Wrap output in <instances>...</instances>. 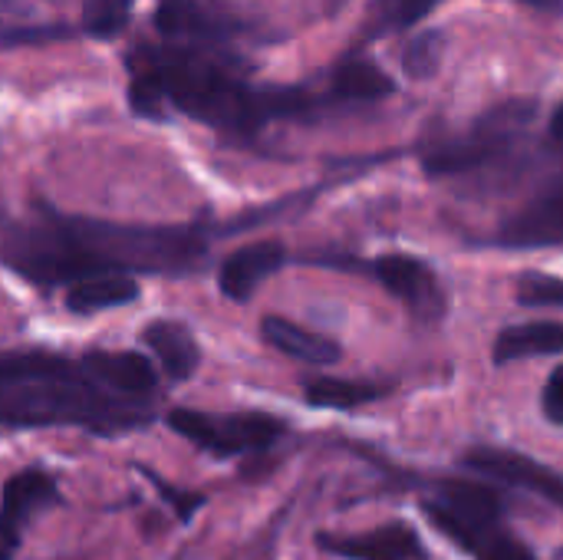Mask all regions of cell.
Wrapping results in <instances>:
<instances>
[{
  "mask_svg": "<svg viewBox=\"0 0 563 560\" xmlns=\"http://www.w3.org/2000/svg\"><path fill=\"white\" fill-rule=\"evenodd\" d=\"M129 106L145 119L188 116L221 135L251 142L271 122H313L343 109L327 76L320 83H254L241 53L145 43L125 56Z\"/></svg>",
  "mask_w": 563,
  "mask_h": 560,
  "instance_id": "6da1fadb",
  "label": "cell"
},
{
  "mask_svg": "<svg viewBox=\"0 0 563 560\" xmlns=\"http://www.w3.org/2000/svg\"><path fill=\"white\" fill-rule=\"evenodd\" d=\"M148 419V403L106 389L82 356L69 360L46 350L0 356V426H79L96 436H122Z\"/></svg>",
  "mask_w": 563,
  "mask_h": 560,
  "instance_id": "7a4b0ae2",
  "label": "cell"
},
{
  "mask_svg": "<svg viewBox=\"0 0 563 560\" xmlns=\"http://www.w3.org/2000/svg\"><path fill=\"white\" fill-rule=\"evenodd\" d=\"M73 244L89 257L96 274H165L181 277L208 261V234L201 228L115 224L82 215H59Z\"/></svg>",
  "mask_w": 563,
  "mask_h": 560,
  "instance_id": "3957f363",
  "label": "cell"
},
{
  "mask_svg": "<svg viewBox=\"0 0 563 560\" xmlns=\"http://www.w3.org/2000/svg\"><path fill=\"white\" fill-rule=\"evenodd\" d=\"M152 26L165 43L238 53V46H267L280 33L244 0H158Z\"/></svg>",
  "mask_w": 563,
  "mask_h": 560,
  "instance_id": "277c9868",
  "label": "cell"
},
{
  "mask_svg": "<svg viewBox=\"0 0 563 560\" xmlns=\"http://www.w3.org/2000/svg\"><path fill=\"white\" fill-rule=\"evenodd\" d=\"M538 116V99H508L478 116L468 129L432 142L422 152V172L429 178H452L468 175L485 165H495L498 158L511 155L528 125Z\"/></svg>",
  "mask_w": 563,
  "mask_h": 560,
  "instance_id": "5b68a950",
  "label": "cell"
},
{
  "mask_svg": "<svg viewBox=\"0 0 563 560\" xmlns=\"http://www.w3.org/2000/svg\"><path fill=\"white\" fill-rule=\"evenodd\" d=\"M422 515L462 551L475 554L492 535L501 531L505 505L495 488L472 479L439 482L432 498L422 502Z\"/></svg>",
  "mask_w": 563,
  "mask_h": 560,
  "instance_id": "8992f818",
  "label": "cell"
},
{
  "mask_svg": "<svg viewBox=\"0 0 563 560\" xmlns=\"http://www.w3.org/2000/svg\"><path fill=\"white\" fill-rule=\"evenodd\" d=\"M320 264H330V267H350V271H360V274H369L376 284H383L416 320L422 323H439L449 310V294L435 274V267L422 257H412V254H379V257H369V261H360V257H320Z\"/></svg>",
  "mask_w": 563,
  "mask_h": 560,
  "instance_id": "52a82bcc",
  "label": "cell"
},
{
  "mask_svg": "<svg viewBox=\"0 0 563 560\" xmlns=\"http://www.w3.org/2000/svg\"><path fill=\"white\" fill-rule=\"evenodd\" d=\"M168 426L188 439L191 446L211 452V455H244V452H261L274 446L284 432L287 422L267 413H198V409H172Z\"/></svg>",
  "mask_w": 563,
  "mask_h": 560,
  "instance_id": "ba28073f",
  "label": "cell"
},
{
  "mask_svg": "<svg viewBox=\"0 0 563 560\" xmlns=\"http://www.w3.org/2000/svg\"><path fill=\"white\" fill-rule=\"evenodd\" d=\"M465 469H472L482 479H498L511 488H525L544 502H551L554 508L563 512V475L551 472L548 465L511 452V449H472L462 459Z\"/></svg>",
  "mask_w": 563,
  "mask_h": 560,
  "instance_id": "9c48e42d",
  "label": "cell"
},
{
  "mask_svg": "<svg viewBox=\"0 0 563 560\" xmlns=\"http://www.w3.org/2000/svg\"><path fill=\"white\" fill-rule=\"evenodd\" d=\"M317 545L343 560H429L422 538L406 521H389L363 535H320Z\"/></svg>",
  "mask_w": 563,
  "mask_h": 560,
  "instance_id": "30bf717a",
  "label": "cell"
},
{
  "mask_svg": "<svg viewBox=\"0 0 563 560\" xmlns=\"http://www.w3.org/2000/svg\"><path fill=\"white\" fill-rule=\"evenodd\" d=\"M284 264H287V248L280 241H254V244H244V248H238L234 254H228L221 261L218 287H221V294L228 300L244 304Z\"/></svg>",
  "mask_w": 563,
  "mask_h": 560,
  "instance_id": "8fae6325",
  "label": "cell"
},
{
  "mask_svg": "<svg viewBox=\"0 0 563 560\" xmlns=\"http://www.w3.org/2000/svg\"><path fill=\"white\" fill-rule=\"evenodd\" d=\"M498 241L505 248H563V182L511 215Z\"/></svg>",
  "mask_w": 563,
  "mask_h": 560,
  "instance_id": "7c38bea8",
  "label": "cell"
},
{
  "mask_svg": "<svg viewBox=\"0 0 563 560\" xmlns=\"http://www.w3.org/2000/svg\"><path fill=\"white\" fill-rule=\"evenodd\" d=\"M82 36L76 23L43 13L30 0H0V53L20 46H49Z\"/></svg>",
  "mask_w": 563,
  "mask_h": 560,
  "instance_id": "4fadbf2b",
  "label": "cell"
},
{
  "mask_svg": "<svg viewBox=\"0 0 563 560\" xmlns=\"http://www.w3.org/2000/svg\"><path fill=\"white\" fill-rule=\"evenodd\" d=\"M56 502V479L40 472V469H26V472H16L7 485H3V495H0V538H3V548H13L23 525L49 508Z\"/></svg>",
  "mask_w": 563,
  "mask_h": 560,
  "instance_id": "5bb4252c",
  "label": "cell"
},
{
  "mask_svg": "<svg viewBox=\"0 0 563 560\" xmlns=\"http://www.w3.org/2000/svg\"><path fill=\"white\" fill-rule=\"evenodd\" d=\"M82 363L89 366V373L112 393L125 396V399H139L148 403V396L155 393V366L142 356V353H109V350H89L82 353Z\"/></svg>",
  "mask_w": 563,
  "mask_h": 560,
  "instance_id": "9a60e30c",
  "label": "cell"
},
{
  "mask_svg": "<svg viewBox=\"0 0 563 560\" xmlns=\"http://www.w3.org/2000/svg\"><path fill=\"white\" fill-rule=\"evenodd\" d=\"M327 83H330V89H333V96L340 99L343 109L369 106V102H379V99H386V96L396 92L393 76L379 63H373V59H366L360 53L343 56L327 73Z\"/></svg>",
  "mask_w": 563,
  "mask_h": 560,
  "instance_id": "2e32d148",
  "label": "cell"
},
{
  "mask_svg": "<svg viewBox=\"0 0 563 560\" xmlns=\"http://www.w3.org/2000/svg\"><path fill=\"white\" fill-rule=\"evenodd\" d=\"M261 337L274 350H280L284 356L300 360L307 366H333L343 356V350H340V343L333 337H323V333H317L310 327H300V323H294L287 317H264Z\"/></svg>",
  "mask_w": 563,
  "mask_h": 560,
  "instance_id": "e0dca14e",
  "label": "cell"
},
{
  "mask_svg": "<svg viewBox=\"0 0 563 560\" xmlns=\"http://www.w3.org/2000/svg\"><path fill=\"white\" fill-rule=\"evenodd\" d=\"M142 343L158 356L162 370L172 380H188L198 370V363H201L198 340L178 320H155V323H148L142 330Z\"/></svg>",
  "mask_w": 563,
  "mask_h": 560,
  "instance_id": "ac0fdd59",
  "label": "cell"
},
{
  "mask_svg": "<svg viewBox=\"0 0 563 560\" xmlns=\"http://www.w3.org/2000/svg\"><path fill=\"white\" fill-rule=\"evenodd\" d=\"M563 353V323L558 320H528L511 323L495 340V363H518L531 356H558Z\"/></svg>",
  "mask_w": 563,
  "mask_h": 560,
  "instance_id": "d6986e66",
  "label": "cell"
},
{
  "mask_svg": "<svg viewBox=\"0 0 563 560\" xmlns=\"http://www.w3.org/2000/svg\"><path fill=\"white\" fill-rule=\"evenodd\" d=\"M135 297H139V284L129 274H92V277H82V281L69 284L66 307L73 314H79V317H89V314L125 307Z\"/></svg>",
  "mask_w": 563,
  "mask_h": 560,
  "instance_id": "ffe728a7",
  "label": "cell"
},
{
  "mask_svg": "<svg viewBox=\"0 0 563 560\" xmlns=\"http://www.w3.org/2000/svg\"><path fill=\"white\" fill-rule=\"evenodd\" d=\"M442 3L445 0H373L360 30V43H373V40L412 30L416 23L432 17V10H439Z\"/></svg>",
  "mask_w": 563,
  "mask_h": 560,
  "instance_id": "44dd1931",
  "label": "cell"
},
{
  "mask_svg": "<svg viewBox=\"0 0 563 560\" xmlns=\"http://www.w3.org/2000/svg\"><path fill=\"white\" fill-rule=\"evenodd\" d=\"M303 396H307V403L317 406V409L346 413V409H360V406H369V403L383 399L386 389L376 386V383H363V380L317 376V380H307V383H303Z\"/></svg>",
  "mask_w": 563,
  "mask_h": 560,
  "instance_id": "7402d4cb",
  "label": "cell"
},
{
  "mask_svg": "<svg viewBox=\"0 0 563 560\" xmlns=\"http://www.w3.org/2000/svg\"><path fill=\"white\" fill-rule=\"evenodd\" d=\"M135 0H82L79 33L92 40H115L132 23Z\"/></svg>",
  "mask_w": 563,
  "mask_h": 560,
  "instance_id": "603a6c76",
  "label": "cell"
},
{
  "mask_svg": "<svg viewBox=\"0 0 563 560\" xmlns=\"http://www.w3.org/2000/svg\"><path fill=\"white\" fill-rule=\"evenodd\" d=\"M445 56V33L442 30H422L406 40L402 50V69L409 79H429L439 73Z\"/></svg>",
  "mask_w": 563,
  "mask_h": 560,
  "instance_id": "cb8c5ba5",
  "label": "cell"
},
{
  "mask_svg": "<svg viewBox=\"0 0 563 560\" xmlns=\"http://www.w3.org/2000/svg\"><path fill=\"white\" fill-rule=\"evenodd\" d=\"M518 304L525 307H563V277L551 274H521L515 284Z\"/></svg>",
  "mask_w": 563,
  "mask_h": 560,
  "instance_id": "d4e9b609",
  "label": "cell"
},
{
  "mask_svg": "<svg viewBox=\"0 0 563 560\" xmlns=\"http://www.w3.org/2000/svg\"><path fill=\"white\" fill-rule=\"evenodd\" d=\"M475 558L478 560H538L534 554H531V548H525L515 535H505V531L492 535V538L475 551Z\"/></svg>",
  "mask_w": 563,
  "mask_h": 560,
  "instance_id": "484cf974",
  "label": "cell"
},
{
  "mask_svg": "<svg viewBox=\"0 0 563 560\" xmlns=\"http://www.w3.org/2000/svg\"><path fill=\"white\" fill-rule=\"evenodd\" d=\"M541 409L548 416V422L563 426V363L548 376L544 393H541Z\"/></svg>",
  "mask_w": 563,
  "mask_h": 560,
  "instance_id": "4316f807",
  "label": "cell"
},
{
  "mask_svg": "<svg viewBox=\"0 0 563 560\" xmlns=\"http://www.w3.org/2000/svg\"><path fill=\"white\" fill-rule=\"evenodd\" d=\"M148 479H152V485H155V488H158V492H162V495H165L172 505H175V512H178V518H181V521H188V518H191V515H195V512L205 505V498H201V495H188V492L168 488V485H165L158 475H148Z\"/></svg>",
  "mask_w": 563,
  "mask_h": 560,
  "instance_id": "83f0119b",
  "label": "cell"
},
{
  "mask_svg": "<svg viewBox=\"0 0 563 560\" xmlns=\"http://www.w3.org/2000/svg\"><path fill=\"white\" fill-rule=\"evenodd\" d=\"M518 3H525L531 10H541V13H554V17L563 13V0H518Z\"/></svg>",
  "mask_w": 563,
  "mask_h": 560,
  "instance_id": "f1b7e54d",
  "label": "cell"
},
{
  "mask_svg": "<svg viewBox=\"0 0 563 560\" xmlns=\"http://www.w3.org/2000/svg\"><path fill=\"white\" fill-rule=\"evenodd\" d=\"M548 132H551V139H554V142H561V145H563V99H561V102H558V109L551 112Z\"/></svg>",
  "mask_w": 563,
  "mask_h": 560,
  "instance_id": "f546056e",
  "label": "cell"
}]
</instances>
